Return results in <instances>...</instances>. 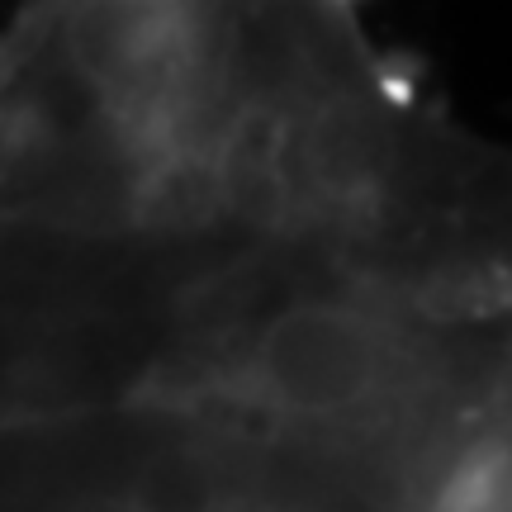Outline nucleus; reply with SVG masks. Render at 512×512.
<instances>
[{
  "label": "nucleus",
  "mask_w": 512,
  "mask_h": 512,
  "mask_svg": "<svg viewBox=\"0 0 512 512\" xmlns=\"http://www.w3.org/2000/svg\"><path fill=\"white\" fill-rule=\"evenodd\" d=\"M427 309L347 280L228 323L200 356L195 389L247 408L280 437L332 451H384L403 465L465 413H441L446 356Z\"/></svg>",
  "instance_id": "1"
}]
</instances>
